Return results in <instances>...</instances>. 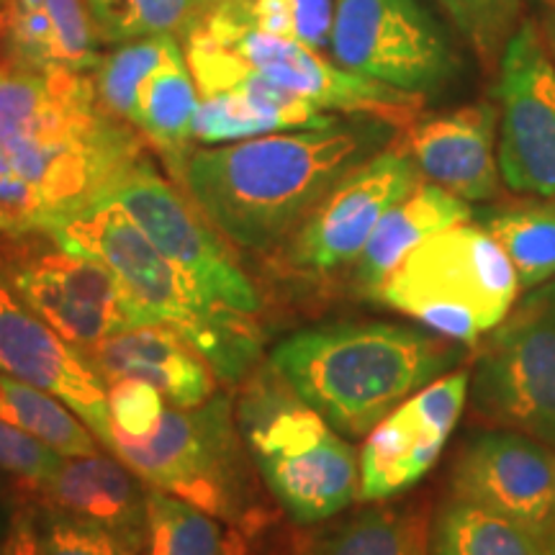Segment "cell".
<instances>
[{
  "mask_svg": "<svg viewBox=\"0 0 555 555\" xmlns=\"http://www.w3.org/2000/svg\"><path fill=\"white\" fill-rule=\"evenodd\" d=\"M5 24H9V0H0V50H3Z\"/></svg>",
  "mask_w": 555,
  "mask_h": 555,
  "instance_id": "obj_39",
  "label": "cell"
},
{
  "mask_svg": "<svg viewBox=\"0 0 555 555\" xmlns=\"http://www.w3.org/2000/svg\"><path fill=\"white\" fill-rule=\"evenodd\" d=\"M429 555H553V547L515 519L450 496L433 519Z\"/></svg>",
  "mask_w": 555,
  "mask_h": 555,
  "instance_id": "obj_24",
  "label": "cell"
},
{
  "mask_svg": "<svg viewBox=\"0 0 555 555\" xmlns=\"http://www.w3.org/2000/svg\"><path fill=\"white\" fill-rule=\"evenodd\" d=\"M450 491L547 538L555 527V448L515 429H483L457 453Z\"/></svg>",
  "mask_w": 555,
  "mask_h": 555,
  "instance_id": "obj_16",
  "label": "cell"
},
{
  "mask_svg": "<svg viewBox=\"0 0 555 555\" xmlns=\"http://www.w3.org/2000/svg\"><path fill=\"white\" fill-rule=\"evenodd\" d=\"M551 3H555V0H551Z\"/></svg>",
  "mask_w": 555,
  "mask_h": 555,
  "instance_id": "obj_43",
  "label": "cell"
},
{
  "mask_svg": "<svg viewBox=\"0 0 555 555\" xmlns=\"http://www.w3.org/2000/svg\"><path fill=\"white\" fill-rule=\"evenodd\" d=\"M108 450L152 489L198 506L247 540L270 525L234 404L224 393L196 409L168 406L150 437L137 440L114 429Z\"/></svg>",
  "mask_w": 555,
  "mask_h": 555,
  "instance_id": "obj_5",
  "label": "cell"
},
{
  "mask_svg": "<svg viewBox=\"0 0 555 555\" xmlns=\"http://www.w3.org/2000/svg\"><path fill=\"white\" fill-rule=\"evenodd\" d=\"M34 509H57L93 519L147 543V483L116 455H75L24 496Z\"/></svg>",
  "mask_w": 555,
  "mask_h": 555,
  "instance_id": "obj_19",
  "label": "cell"
},
{
  "mask_svg": "<svg viewBox=\"0 0 555 555\" xmlns=\"http://www.w3.org/2000/svg\"><path fill=\"white\" fill-rule=\"evenodd\" d=\"M468 373L450 371L420 388L365 435L358 502H388L429 474L468 399Z\"/></svg>",
  "mask_w": 555,
  "mask_h": 555,
  "instance_id": "obj_14",
  "label": "cell"
},
{
  "mask_svg": "<svg viewBox=\"0 0 555 555\" xmlns=\"http://www.w3.org/2000/svg\"><path fill=\"white\" fill-rule=\"evenodd\" d=\"M103 380L139 378L170 406L196 409L217 393L211 365L168 324H142L82 350Z\"/></svg>",
  "mask_w": 555,
  "mask_h": 555,
  "instance_id": "obj_18",
  "label": "cell"
},
{
  "mask_svg": "<svg viewBox=\"0 0 555 555\" xmlns=\"http://www.w3.org/2000/svg\"><path fill=\"white\" fill-rule=\"evenodd\" d=\"M234 414L266 489L294 525L324 522L358 502V453L273 365L242 380Z\"/></svg>",
  "mask_w": 555,
  "mask_h": 555,
  "instance_id": "obj_4",
  "label": "cell"
},
{
  "mask_svg": "<svg viewBox=\"0 0 555 555\" xmlns=\"http://www.w3.org/2000/svg\"><path fill=\"white\" fill-rule=\"evenodd\" d=\"M547 37H551V50L555 54V11H553V16H551V24H547Z\"/></svg>",
  "mask_w": 555,
  "mask_h": 555,
  "instance_id": "obj_40",
  "label": "cell"
},
{
  "mask_svg": "<svg viewBox=\"0 0 555 555\" xmlns=\"http://www.w3.org/2000/svg\"><path fill=\"white\" fill-rule=\"evenodd\" d=\"M52 219L39 191L0 155V240L50 234Z\"/></svg>",
  "mask_w": 555,
  "mask_h": 555,
  "instance_id": "obj_36",
  "label": "cell"
},
{
  "mask_svg": "<svg viewBox=\"0 0 555 555\" xmlns=\"http://www.w3.org/2000/svg\"><path fill=\"white\" fill-rule=\"evenodd\" d=\"M388 129L378 119H337L191 150L172 178L227 242L270 253L294 237L347 172L376 155Z\"/></svg>",
  "mask_w": 555,
  "mask_h": 555,
  "instance_id": "obj_1",
  "label": "cell"
},
{
  "mask_svg": "<svg viewBox=\"0 0 555 555\" xmlns=\"http://www.w3.org/2000/svg\"><path fill=\"white\" fill-rule=\"evenodd\" d=\"M470 217L474 211H470L468 201L422 180L406 198H401L380 219L373 237L367 240L365 249L356 260V283L360 291L376 298L393 270L416 245H422L442 229L470 221Z\"/></svg>",
  "mask_w": 555,
  "mask_h": 555,
  "instance_id": "obj_22",
  "label": "cell"
},
{
  "mask_svg": "<svg viewBox=\"0 0 555 555\" xmlns=\"http://www.w3.org/2000/svg\"><path fill=\"white\" fill-rule=\"evenodd\" d=\"M54 29V62L60 69L93 73L103 54L86 0H47Z\"/></svg>",
  "mask_w": 555,
  "mask_h": 555,
  "instance_id": "obj_34",
  "label": "cell"
},
{
  "mask_svg": "<svg viewBox=\"0 0 555 555\" xmlns=\"http://www.w3.org/2000/svg\"><path fill=\"white\" fill-rule=\"evenodd\" d=\"M198 103L201 93L189 60L180 41L172 39L159 65L139 88L134 119H131L144 142H150L163 155L170 176H176L180 163L193 150V119Z\"/></svg>",
  "mask_w": 555,
  "mask_h": 555,
  "instance_id": "obj_23",
  "label": "cell"
},
{
  "mask_svg": "<svg viewBox=\"0 0 555 555\" xmlns=\"http://www.w3.org/2000/svg\"><path fill=\"white\" fill-rule=\"evenodd\" d=\"M455 29L486 65L502 60L504 47L517 31L522 0H437Z\"/></svg>",
  "mask_w": 555,
  "mask_h": 555,
  "instance_id": "obj_32",
  "label": "cell"
},
{
  "mask_svg": "<svg viewBox=\"0 0 555 555\" xmlns=\"http://www.w3.org/2000/svg\"><path fill=\"white\" fill-rule=\"evenodd\" d=\"M249 543L208 512L147 486V555H247Z\"/></svg>",
  "mask_w": 555,
  "mask_h": 555,
  "instance_id": "obj_25",
  "label": "cell"
},
{
  "mask_svg": "<svg viewBox=\"0 0 555 555\" xmlns=\"http://www.w3.org/2000/svg\"><path fill=\"white\" fill-rule=\"evenodd\" d=\"M422 172L404 147L384 150L352 168L322 198L288 240V260L309 273L356 262L380 219L422 183Z\"/></svg>",
  "mask_w": 555,
  "mask_h": 555,
  "instance_id": "obj_13",
  "label": "cell"
},
{
  "mask_svg": "<svg viewBox=\"0 0 555 555\" xmlns=\"http://www.w3.org/2000/svg\"><path fill=\"white\" fill-rule=\"evenodd\" d=\"M547 543H551V547H553V555H555V527L551 530V535H547Z\"/></svg>",
  "mask_w": 555,
  "mask_h": 555,
  "instance_id": "obj_41",
  "label": "cell"
},
{
  "mask_svg": "<svg viewBox=\"0 0 555 555\" xmlns=\"http://www.w3.org/2000/svg\"><path fill=\"white\" fill-rule=\"evenodd\" d=\"M486 229L504 249L519 278L532 291L555 278V198H530L496 208Z\"/></svg>",
  "mask_w": 555,
  "mask_h": 555,
  "instance_id": "obj_26",
  "label": "cell"
},
{
  "mask_svg": "<svg viewBox=\"0 0 555 555\" xmlns=\"http://www.w3.org/2000/svg\"><path fill=\"white\" fill-rule=\"evenodd\" d=\"M208 3H211V5H214V3H217V0H208Z\"/></svg>",
  "mask_w": 555,
  "mask_h": 555,
  "instance_id": "obj_42",
  "label": "cell"
},
{
  "mask_svg": "<svg viewBox=\"0 0 555 555\" xmlns=\"http://www.w3.org/2000/svg\"><path fill=\"white\" fill-rule=\"evenodd\" d=\"M0 555H41L34 512L24 509L13 517V522L0 540Z\"/></svg>",
  "mask_w": 555,
  "mask_h": 555,
  "instance_id": "obj_38",
  "label": "cell"
},
{
  "mask_svg": "<svg viewBox=\"0 0 555 555\" xmlns=\"http://www.w3.org/2000/svg\"><path fill=\"white\" fill-rule=\"evenodd\" d=\"M433 519L422 504L367 502L317 525H296L275 555H429Z\"/></svg>",
  "mask_w": 555,
  "mask_h": 555,
  "instance_id": "obj_20",
  "label": "cell"
},
{
  "mask_svg": "<svg viewBox=\"0 0 555 555\" xmlns=\"http://www.w3.org/2000/svg\"><path fill=\"white\" fill-rule=\"evenodd\" d=\"M0 371L65 401L101 446L111 442L108 386L86 352L67 343L13 286L0 258Z\"/></svg>",
  "mask_w": 555,
  "mask_h": 555,
  "instance_id": "obj_15",
  "label": "cell"
},
{
  "mask_svg": "<svg viewBox=\"0 0 555 555\" xmlns=\"http://www.w3.org/2000/svg\"><path fill=\"white\" fill-rule=\"evenodd\" d=\"M0 416L39 437L44 446L65 457L99 453V437L65 401L3 371H0Z\"/></svg>",
  "mask_w": 555,
  "mask_h": 555,
  "instance_id": "obj_29",
  "label": "cell"
},
{
  "mask_svg": "<svg viewBox=\"0 0 555 555\" xmlns=\"http://www.w3.org/2000/svg\"><path fill=\"white\" fill-rule=\"evenodd\" d=\"M50 237L73 253L103 262L150 324H168L180 332L221 384H242L258 367L260 330L253 317L208 301L116 201L75 214Z\"/></svg>",
  "mask_w": 555,
  "mask_h": 555,
  "instance_id": "obj_3",
  "label": "cell"
},
{
  "mask_svg": "<svg viewBox=\"0 0 555 555\" xmlns=\"http://www.w3.org/2000/svg\"><path fill=\"white\" fill-rule=\"evenodd\" d=\"M204 21L298 41L322 52L332 39L335 0H217Z\"/></svg>",
  "mask_w": 555,
  "mask_h": 555,
  "instance_id": "obj_27",
  "label": "cell"
},
{
  "mask_svg": "<svg viewBox=\"0 0 555 555\" xmlns=\"http://www.w3.org/2000/svg\"><path fill=\"white\" fill-rule=\"evenodd\" d=\"M99 106L90 73H37L0 62V150L65 129Z\"/></svg>",
  "mask_w": 555,
  "mask_h": 555,
  "instance_id": "obj_21",
  "label": "cell"
},
{
  "mask_svg": "<svg viewBox=\"0 0 555 555\" xmlns=\"http://www.w3.org/2000/svg\"><path fill=\"white\" fill-rule=\"evenodd\" d=\"M9 3H11V0H9Z\"/></svg>",
  "mask_w": 555,
  "mask_h": 555,
  "instance_id": "obj_44",
  "label": "cell"
},
{
  "mask_svg": "<svg viewBox=\"0 0 555 555\" xmlns=\"http://www.w3.org/2000/svg\"><path fill=\"white\" fill-rule=\"evenodd\" d=\"M468 378L470 401L491 425L555 448V278L486 335Z\"/></svg>",
  "mask_w": 555,
  "mask_h": 555,
  "instance_id": "obj_7",
  "label": "cell"
},
{
  "mask_svg": "<svg viewBox=\"0 0 555 555\" xmlns=\"http://www.w3.org/2000/svg\"><path fill=\"white\" fill-rule=\"evenodd\" d=\"M466 345L393 322H332L283 339L268 363L347 440L461 363Z\"/></svg>",
  "mask_w": 555,
  "mask_h": 555,
  "instance_id": "obj_2",
  "label": "cell"
},
{
  "mask_svg": "<svg viewBox=\"0 0 555 555\" xmlns=\"http://www.w3.org/2000/svg\"><path fill=\"white\" fill-rule=\"evenodd\" d=\"M101 44L121 47L152 37H189L204 24L208 0H86Z\"/></svg>",
  "mask_w": 555,
  "mask_h": 555,
  "instance_id": "obj_28",
  "label": "cell"
},
{
  "mask_svg": "<svg viewBox=\"0 0 555 555\" xmlns=\"http://www.w3.org/2000/svg\"><path fill=\"white\" fill-rule=\"evenodd\" d=\"M499 170L512 191L555 198V62L532 24L499 60Z\"/></svg>",
  "mask_w": 555,
  "mask_h": 555,
  "instance_id": "obj_11",
  "label": "cell"
},
{
  "mask_svg": "<svg viewBox=\"0 0 555 555\" xmlns=\"http://www.w3.org/2000/svg\"><path fill=\"white\" fill-rule=\"evenodd\" d=\"M496 124L499 111L491 103L427 116L409 124L404 150L429 183L468 204L491 201L502 189Z\"/></svg>",
  "mask_w": 555,
  "mask_h": 555,
  "instance_id": "obj_17",
  "label": "cell"
},
{
  "mask_svg": "<svg viewBox=\"0 0 555 555\" xmlns=\"http://www.w3.org/2000/svg\"><path fill=\"white\" fill-rule=\"evenodd\" d=\"M330 50L345 69L425 99L457 69L453 47L422 0H335Z\"/></svg>",
  "mask_w": 555,
  "mask_h": 555,
  "instance_id": "obj_10",
  "label": "cell"
},
{
  "mask_svg": "<svg viewBox=\"0 0 555 555\" xmlns=\"http://www.w3.org/2000/svg\"><path fill=\"white\" fill-rule=\"evenodd\" d=\"M106 201H116L208 301L237 314H258L262 298L227 240L183 191L159 176L147 155L116 180Z\"/></svg>",
  "mask_w": 555,
  "mask_h": 555,
  "instance_id": "obj_9",
  "label": "cell"
},
{
  "mask_svg": "<svg viewBox=\"0 0 555 555\" xmlns=\"http://www.w3.org/2000/svg\"><path fill=\"white\" fill-rule=\"evenodd\" d=\"M41 555H142L147 543L57 509H34Z\"/></svg>",
  "mask_w": 555,
  "mask_h": 555,
  "instance_id": "obj_31",
  "label": "cell"
},
{
  "mask_svg": "<svg viewBox=\"0 0 555 555\" xmlns=\"http://www.w3.org/2000/svg\"><path fill=\"white\" fill-rule=\"evenodd\" d=\"M0 62L37 73L60 69L54 62V29L47 0H11Z\"/></svg>",
  "mask_w": 555,
  "mask_h": 555,
  "instance_id": "obj_33",
  "label": "cell"
},
{
  "mask_svg": "<svg viewBox=\"0 0 555 555\" xmlns=\"http://www.w3.org/2000/svg\"><path fill=\"white\" fill-rule=\"evenodd\" d=\"M62 461L65 455L0 416V470L16 478V491L21 496H29L34 489L50 481Z\"/></svg>",
  "mask_w": 555,
  "mask_h": 555,
  "instance_id": "obj_35",
  "label": "cell"
},
{
  "mask_svg": "<svg viewBox=\"0 0 555 555\" xmlns=\"http://www.w3.org/2000/svg\"><path fill=\"white\" fill-rule=\"evenodd\" d=\"M201 26L229 50L245 57L255 69H260L275 86L301 95L322 111H339L347 116L378 119L388 127L406 129L420 119V111L425 106V95L406 93L401 88L352 73L298 41L211 24V21H204Z\"/></svg>",
  "mask_w": 555,
  "mask_h": 555,
  "instance_id": "obj_12",
  "label": "cell"
},
{
  "mask_svg": "<svg viewBox=\"0 0 555 555\" xmlns=\"http://www.w3.org/2000/svg\"><path fill=\"white\" fill-rule=\"evenodd\" d=\"M519 291L515 268L489 229L463 221L416 245L376 298L420 327L470 347L504 322Z\"/></svg>",
  "mask_w": 555,
  "mask_h": 555,
  "instance_id": "obj_6",
  "label": "cell"
},
{
  "mask_svg": "<svg viewBox=\"0 0 555 555\" xmlns=\"http://www.w3.org/2000/svg\"><path fill=\"white\" fill-rule=\"evenodd\" d=\"M176 37H152L129 41V44L116 47L114 52L103 54L95 65L90 78H93L95 95L101 106L114 114L116 119L129 121L134 119L137 93L147 75L159 65L165 50ZM134 127V124H131Z\"/></svg>",
  "mask_w": 555,
  "mask_h": 555,
  "instance_id": "obj_30",
  "label": "cell"
},
{
  "mask_svg": "<svg viewBox=\"0 0 555 555\" xmlns=\"http://www.w3.org/2000/svg\"><path fill=\"white\" fill-rule=\"evenodd\" d=\"M111 429L127 437H150L170 404L155 386L139 378L108 380Z\"/></svg>",
  "mask_w": 555,
  "mask_h": 555,
  "instance_id": "obj_37",
  "label": "cell"
},
{
  "mask_svg": "<svg viewBox=\"0 0 555 555\" xmlns=\"http://www.w3.org/2000/svg\"><path fill=\"white\" fill-rule=\"evenodd\" d=\"M0 258L24 301L80 350L150 324L103 262L73 253L47 234L3 240Z\"/></svg>",
  "mask_w": 555,
  "mask_h": 555,
  "instance_id": "obj_8",
  "label": "cell"
}]
</instances>
